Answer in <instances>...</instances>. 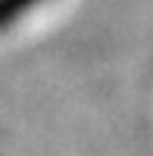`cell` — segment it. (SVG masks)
<instances>
[{
  "instance_id": "obj_1",
  "label": "cell",
  "mask_w": 153,
  "mask_h": 156,
  "mask_svg": "<svg viewBox=\"0 0 153 156\" xmlns=\"http://www.w3.org/2000/svg\"><path fill=\"white\" fill-rule=\"evenodd\" d=\"M47 0H0V33L15 27L18 21H24L33 9L44 6Z\"/></svg>"
}]
</instances>
